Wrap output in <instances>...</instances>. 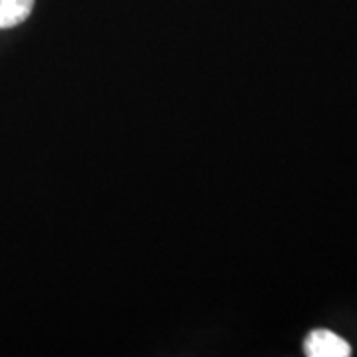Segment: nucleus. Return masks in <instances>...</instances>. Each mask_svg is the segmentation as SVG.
<instances>
[{
    "label": "nucleus",
    "instance_id": "f257e3e1",
    "mask_svg": "<svg viewBox=\"0 0 357 357\" xmlns=\"http://www.w3.org/2000/svg\"><path fill=\"white\" fill-rule=\"evenodd\" d=\"M304 351L310 357H347L351 354V347L337 333L316 330L306 337Z\"/></svg>",
    "mask_w": 357,
    "mask_h": 357
},
{
    "label": "nucleus",
    "instance_id": "f03ea898",
    "mask_svg": "<svg viewBox=\"0 0 357 357\" xmlns=\"http://www.w3.org/2000/svg\"><path fill=\"white\" fill-rule=\"evenodd\" d=\"M34 8V0H0V28L24 22Z\"/></svg>",
    "mask_w": 357,
    "mask_h": 357
}]
</instances>
